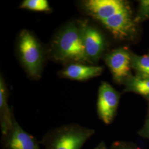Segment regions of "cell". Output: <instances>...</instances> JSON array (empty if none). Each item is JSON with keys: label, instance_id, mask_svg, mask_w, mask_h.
I'll list each match as a JSON object with an SVG mask.
<instances>
[{"label": "cell", "instance_id": "1", "mask_svg": "<svg viewBox=\"0 0 149 149\" xmlns=\"http://www.w3.org/2000/svg\"><path fill=\"white\" fill-rule=\"evenodd\" d=\"M95 134L92 129L72 123L48 131L39 141L44 149H81Z\"/></svg>", "mask_w": 149, "mask_h": 149}, {"label": "cell", "instance_id": "2", "mask_svg": "<svg viewBox=\"0 0 149 149\" xmlns=\"http://www.w3.org/2000/svg\"><path fill=\"white\" fill-rule=\"evenodd\" d=\"M52 53L55 60L63 62H88L79 27L70 23L54 39Z\"/></svg>", "mask_w": 149, "mask_h": 149}, {"label": "cell", "instance_id": "3", "mask_svg": "<svg viewBox=\"0 0 149 149\" xmlns=\"http://www.w3.org/2000/svg\"><path fill=\"white\" fill-rule=\"evenodd\" d=\"M18 50L27 73L33 78L39 77L44 61L43 49L31 32L27 30L22 31L18 39Z\"/></svg>", "mask_w": 149, "mask_h": 149}, {"label": "cell", "instance_id": "4", "mask_svg": "<svg viewBox=\"0 0 149 149\" xmlns=\"http://www.w3.org/2000/svg\"><path fill=\"white\" fill-rule=\"evenodd\" d=\"M114 38L120 40H132L137 33V22L129 5L101 22Z\"/></svg>", "mask_w": 149, "mask_h": 149}, {"label": "cell", "instance_id": "5", "mask_svg": "<svg viewBox=\"0 0 149 149\" xmlns=\"http://www.w3.org/2000/svg\"><path fill=\"white\" fill-rule=\"evenodd\" d=\"M120 95L110 84L102 82L98 92L97 111L99 118L107 125L111 124L116 117Z\"/></svg>", "mask_w": 149, "mask_h": 149}, {"label": "cell", "instance_id": "6", "mask_svg": "<svg viewBox=\"0 0 149 149\" xmlns=\"http://www.w3.org/2000/svg\"><path fill=\"white\" fill-rule=\"evenodd\" d=\"M133 53L126 47L114 49L106 54L104 60L110 70L114 80L118 84L124 82L132 76L131 70Z\"/></svg>", "mask_w": 149, "mask_h": 149}, {"label": "cell", "instance_id": "7", "mask_svg": "<svg viewBox=\"0 0 149 149\" xmlns=\"http://www.w3.org/2000/svg\"><path fill=\"white\" fill-rule=\"evenodd\" d=\"M79 27L88 61L96 63L104 52L105 38L99 29L87 22H81Z\"/></svg>", "mask_w": 149, "mask_h": 149}, {"label": "cell", "instance_id": "8", "mask_svg": "<svg viewBox=\"0 0 149 149\" xmlns=\"http://www.w3.org/2000/svg\"><path fill=\"white\" fill-rule=\"evenodd\" d=\"M1 144L2 149H40V141L26 132L16 121L15 117L10 129L2 134Z\"/></svg>", "mask_w": 149, "mask_h": 149}, {"label": "cell", "instance_id": "9", "mask_svg": "<svg viewBox=\"0 0 149 149\" xmlns=\"http://www.w3.org/2000/svg\"><path fill=\"white\" fill-rule=\"evenodd\" d=\"M123 0H87L82 2L86 12L100 23L129 6Z\"/></svg>", "mask_w": 149, "mask_h": 149}, {"label": "cell", "instance_id": "10", "mask_svg": "<svg viewBox=\"0 0 149 149\" xmlns=\"http://www.w3.org/2000/svg\"><path fill=\"white\" fill-rule=\"evenodd\" d=\"M103 68L74 63L68 65L61 72L63 76L71 80L85 81L102 74Z\"/></svg>", "mask_w": 149, "mask_h": 149}, {"label": "cell", "instance_id": "11", "mask_svg": "<svg viewBox=\"0 0 149 149\" xmlns=\"http://www.w3.org/2000/svg\"><path fill=\"white\" fill-rule=\"evenodd\" d=\"M8 93L3 78L0 80V125L2 134L6 133L12 127L13 114L8 103Z\"/></svg>", "mask_w": 149, "mask_h": 149}, {"label": "cell", "instance_id": "12", "mask_svg": "<svg viewBox=\"0 0 149 149\" xmlns=\"http://www.w3.org/2000/svg\"><path fill=\"white\" fill-rule=\"evenodd\" d=\"M123 85L125 86L124 92L139 95L149 103V78L141 79L132 75L124 82Z\"/></svg>", "mask_w": 149, "mask_h": 149}, {"label": "cell", "instance_id": "13", "mask_svg": "<svg viewBox=\"0 0 149 149\" xmlns=\"http://www.w3.org/2000/svg\"><path fill=\"white\" fill-rule=\"evenodd\" d=\"M131 66L135 72V76L141 79H149V54L139 55L132 54Z\"/></svg>", "mask_w": 149, "mask_h": 149}, {"label": "cell", "instance_id": "14", "mask_svg": "<svg viewBox=\"0 0 149 149\" xmlns=\"http://www.w3.org/2000/svg\"><path fill=\"white\" fill-rule=\"evenodd\" d=\"M20 7L36 12L51 11V8L47 0H25L22 2Z\"/></svg>", "mask_w": 149, "mask_h": 149}, {"label": "cell", "instance_id": "15", "mask_svg": "<svg viewBox=\"0 0 149 149\" xmlns=\"http://www.w3.org/2000/svg\"><path fill=\"white\" fill-rule=\"evenodd\" d=\"M135 19L137 23L149 19V0H141L139 2L138 14Z\"/></svg>", "mask_w": 149, "mask_h": 149}, {"label": "cell", "instance_id": "16", "mask_svg": "<svg viewBox=\"0 0 149 149\" xmlns=\"http://www.w3.org/2000/svg\"><path fill=\"white\" fill-rule=\"evenodd\" d=\"M109 149H140L135 143L126 141H116L112 143Z\"/></svg>", "mask_w": 149, "mask_h": 149}, {"label": "cell", "instance_id": "17", "mask_svg": "<svg viewBox=\"0 0 149 149\" xmlns=\"http://www.w3.org/2000/svg\"><path fill=\"white\" fill-rule=\"evenodd\" d=\"M138 134L140 137L149 140V103H148V112L144 125L139 130Z\"/></svg>", "mask_w": 149, "mask_h": 149}, {"label": "cell", "instance_id": "18", "mask_svg": "<svg viewBox=\"0 0 149 149\" xmlns=\"http://www.w3.org/2000/svg\"><path fill=\"white\" fill-rule=\"evenodd\" d=\"M93 149H109L106 143H105V141H101L100 143H99L98 145L96 146Z\"/></svg>", "mask_w": 149, "mask_h": 149}]
</instances>
